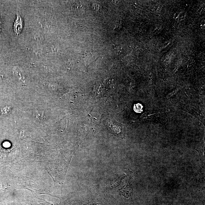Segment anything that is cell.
<instances>
[{
    "label": "cell",
    "instance_id": "1",
    "mask_svg": "<svg viewBox=\"0 0 205 205\" xmlns=\"http://www.w3.org/2000/svg\"><path fill=\"white\" fill-rule=\"evenodd\" d=\"M107 128L109 131L117 137L124 138L126 134V128L124 125L118 123L115 120H111L107 124Z\"/></svg>",
    "mask_w": 205,
    "mask_h": 205
},
{
    "label": "cell",
    "instance_id": "2",
    "mask_svg": "<svg viewBox=\"0 0 205 205\" xmlns=\"http://www.w3.org/2000/svg\"><path fill=\"white\" fill-rule=\"evenodd\" d=\"M14 30L17 35L20 34L23 28L22 21L20 15H18L14 24Z\"/></svg>",
    "mask_w": 205,
    "mask_h": 205
},
{
    "label": "cell",
    "instance_id": "3",
    "mask_svg": "<svg viewBox=\"0 0 205 205\" xmlns=\"http://www.w3.org/2000/svg\"><path fill=\"white\" fill-rule=\"evenodd\" d=\"M120 193L124 196L130 197L131 196L133 193V189L132 185L128 183L126 186L124 188H122L120 190Z\"/></svg>",
    "mask_w": 205,
    "mask_h": 205
},
{
    "label": "cell",
    "instance_id": "4",
    "mask_svg": "<svg viewBox=\"0 0 205 205\" xmlns=\"http://www.w3.org/2000/svg\"><path fill=\"white\" fill-rule=\"evenodd\" d=\"M76 2H74V9L77 10H78V11H82V5H81L80 2H79V1H75Z\"/></svg>",
    "mask_w": 205,
    "mask_h": 205
},
{
    "label": "cell",
    "instance_id": "5",
    "mask_svg": "<svg viewBox=\"0 0 205 205\" xmlns=\"http://www.w3.org/2000/svg\"><path fill=\"white\" fill-rule=\"evenodd\" d=\"M24 131H22L21 132V134H20V138L21 139H22V138H23V137L24 136Z\"/></svg>",
    "mask_w": 205,
    "mask_h": 205
},
{
    "label": "cell",
    "instance_id": "6",
    "mask_svg": "<svg viewBox=\"0 0 205 205\" xmlns=\"http://www.w3.org/2000/svg\"><path fill=\"white\" fill-rule=\"evenodd\" d=\"M2 22L1 19H0V32L1 31Z\"/></svg>",
    "mask_w": 205,
    "mask_h": 205
}]
</instances>
